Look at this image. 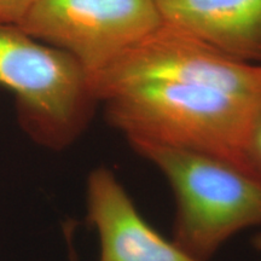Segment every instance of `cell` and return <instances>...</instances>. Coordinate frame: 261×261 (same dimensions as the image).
I'll use <instances>...</instances> for the list:
<instances>
[{"label":"cell","mask_w":261,"mask_h":261,"mask_svg":"<svg viewBox=\"0 0 261 261\" xmlns=\"http://www.w3.org/2000/svg\"><path fill=\"white\" fill-rule=\"evenodd\" d=\"M100 103L108 123L128 143L138 140L201 152L248 167L244 142L257 103L173 81L125 85Z\"/></svg>","instance_id":"1"},{"label":"cell","mask_w":261,"mask_h":261,"mask_svg":"<svg viewBox=\"0 0 261 261\" xmlns=\"http://www.w3.org/2000/svg\"><path fill=\"white\" fill-rule=\"evenodd\" d=\"M168 182L174 198L172 241L211 261L231 238L261 227V177L246 166L148 142H129Z\"/></svg>","instance_id":"2"},{"label":"cell","mask_w":261,"mask_h":261,"mask_svg":"<svg viewBox=\"0 0 261 261\" xmlns=\"http://www.w3.org/2000/svg\"><path fill=\"white\" fill-rule=\"evenodd\" d=\"M0 87L15 96L24 132L55 151L69 148L83 136L99 104L79 62L18 25L3 22Z\"/></svg>","instance_id":"3"},{"label":"cell","mask_w":261,"mask_h":261,"mask_svg":"<svg viewBox=\"0 0 261 261\" xmlns=\"http://www.w3.org/2000/svg\"><path fill=\"white\" fill-rule=\"evenodd\" d=\"M89 79L99 103L117 87L143 81L210 87L252 104L261 99V63L236 60L166 22Z\"/></svg>","instance_id":"4"},{"label":"cell","mask_w":261,"mask_h":261,"mask_svg":"<svg viewBox=\"0 0 261 261\" xmlns=\"http://www.w3.org/2000/svg\"><path fill=\"white\" fill-rule=\"evenodd\" d=\"M162 23L156 0H35L18 27L67 52L90 76Z\"/></svg>","instance_id":"5"},{"label":"cell","mask_w":261,"mask_h":261,"mask_svg":"<svg viewBox=\"0 0 261 261\" xmlns=\"http://www.w3.org/2000/svg\"><path fill=\"white\" fill-rule=\"evenodd\" d=\"M86 220L98 234V261H197L146 221L112 169H93L86 182Z\"/></svg>","instance_id":"6"},{"label":"cell","mask_w":261,"mask_h":261,"mask_svg":"<svg viewBox=\"0 0 261 261\" xmlns=\"http://www.w3.org/2000/svg\"><path fill=\"white\" fill-rule=\"evenodd\" d=\"M163 22L236 58L261 63V0H156Z\"/></svg>","instance_id":"7"},{"label":"cell","mask_w":261,"mask_h":261,"mask_svg":"<svg viewBox=\"0 0 261 261\" xmlns=\"http://www.w3.org/2000/svg\"><path fill=\"white\" fill-rule=\"evenodd\" d=\"M243 155L248 167L261 177V99L250 116Z\"/></svg>","instance_id":"8"},{"label":"cell","mask_w":261,"mask_h":261,"mask_svg":"<svg viewBox=\"0 0 261 261\" xmlns=\"http://www.w3.org/2000/svg\"><path fill=\"white\" fill-rule=\"evenodd\" d=\"M35 0H0V22L18 25Z\"/></svg>","instance_id":"9"},{"label":"cell","mask_w":261,"mask_h":261,"mask_svg":"<svg viewBox=\"0 0 261 261\" xmlns=\"http://www.w3.org/2000/svg\"><path fill=\"white\" fill-rule=\"evenodd\" d=\"M252 244L254 249H255L256 252L261 255V231L254 234V237L252 238Z\"/></svg>","instance_id":"10"}]
</instances>
